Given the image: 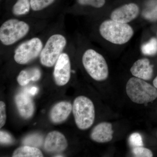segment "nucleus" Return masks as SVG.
Returning <instances> with one entry per match:
<instances>
[{"label": "nucleus", "instance_id": "f257e3e1", "mask_svg": "<svg viewBox=\"0 0 157 157\" xmlns=\"http://www.w3.org/2000/svg\"><path fill=\"white\" fill-rule=\"evenodd\" d=\"M101 36L112 44L122 45L128 42L134 36L133 28L128 24L112 19L104 21L99 27Z\"/></svg>", "mask_w": 157, "mask_h": 157}, {"label": "nucleus", "instance_id": "f03ea898", "mask_svg": "<svg viewBox=\"0 0 157 157\" xmlns=\"http://www.w3.org/2000/svg\"><path fill=\"white\" fill-rule=\"evenodd\" d=\"M126 89L128 97L136 104H147L157 98V89L145 80L137 77L129 79Z\"/></svg>", "mask_w": 157, "mask_h": 157}, {"label": "nucleus", "instance_id": "7ed1b4c3", "mask_svg": "<svg viewBox=\"0 0 157 157\" xmlns=\"http://www.w3.org/2000/svg\"><path fill=\"white\" fill-rule=\"evenodd\" d=\"M83 67L91 77L98 81L107 79L109 76L108 65L104 57L93 49L85 52L82 57Z\"/></svg>", "mask_w": 157, "mask_h": 157}, {"label": "nucleus", "instance_id": "20e7f679", "mask_svg": "<svg viewBox=\"0 0 157 157\" xmlns=\"http://www.w3.org/2000/svg\"><path fill=\"white\" fill-rule=\"evenodd\" d=\"M73 115L78 128L85 130L92 125L95 117V112L92 101L83 96L74 100L73 106Z\"/></svg>", "mask_w": 157, "mask_h": 157}, {"label": "nucleus", "instance_id": "39448f33", "mask_svg": "<svg viewBox=\"0 0 157 157\" xmlns=\"http://www.w3.org/2000/svg\"><path fill=\"white\" fill-rule=\"evenodd\" d=\"M29 29V26L25 21L8 20L0 28V40L3 45H12L25 36Z\"/></svg>", "mask_w": 157, "mask_h": 157}, {"label": "nucleus", "instance_id": "423d86ee", "mask_svg": "<svg viewBox=\"0 0 157 157\" xmlns=\"http://www.w3.org/2000/svg\"><path fill=\"white\" fill-rule=\"evenodd\" d=\"M67 40L61 34H55L49 37L40 55L43 66L51 67L55 65L67 45Z\"/></svg>", "mask_w": 157, "mask_h": 157}, {"label": "nucleus", "instance_id": "0eeeda50", "mask_svg": "<svg viewBox=\"0 0 157 157\" xmlns=\"http://www.w3.org/2000/svg\"><path fill=\"white\" fill-rule=\"evenodd\" d=\"M43 44L39 38H32L21 43L14 52L15 61L19 64L24 65L33 60L40 55Z\"/></svg>", "mask_w": 157, "mask_h": 157}, {"label": "nucleus", "instance_id": "6e6552de", "mask_svg": "<svg viewBox=\"0 0 157 157\" xmlns=\"http://www.w3.org/2000/svg\"><path fill=\"white\" fill-rule=\"evenodd\" d=\"M71 63L69 56L62 53L59 57L54 69L53 77L57 85L63 86L67 84L71 77Z\"/></svg>", "mask_w": 157, "mask_h": 157}, {"label": "nucleus", "instance_id": "1a4fd4ad", "mask_svg": "<svg viewBox=\"0 0 157 157\" xmlns=\"http://www.w3.org/2000/svg\"><path fill=\"white\" fill-rule=\"evenodd\" d=\"M140 13V8L137 4L130 3L117 8L110 14V19L123 23L128 24L136 19Z\"/></svg>", "mask_w": 157, "mask_h": 157}, {"label": "nucleus", "instance_id": "9d476101", "mask_svg": "<svg viewBox=\"0 0 157 157\" xmlns=\"http://www.w3.org/2000/svg\"><path fill=\"white\" fill-rule=\"evenodd\" d=\"M67 146V141L64 135L57 131H53L48 133L44 142V148L48 152L63 151Z\"/></svg>", "mask_w": 157, "mask_h": 157}, {"label": "nucleus", "instance_id": "9b49d317", "mask_svg": "<svg viewBox=\"0 0 157 157\" xmlns=\"http://www.w3.org/2000/svg\"><path fill=\"white\" fill-rule=\"evenodd\" d=\"M29 92H21L17 94L15 102L20 115L25 119L33 116L35 111V105Z\"/></svg>", "mask_w": 157, "mask_h": 157}, {"label": "nucleus", "instance_id": "f8f14e48", "mask_svg": "<svg viewBox=\"0 0 157 157\" xmlns=\"http://www.w3.org/2000/svg\"><path fill=\"white\" fill-rule=\"evenodd\" d=\"M130 71L134 77L147 81L152 77L153 68L148 59L142 58L135 62Z\"/></svg>", "mask_w": 157, "mask_h": 157}, {"label": "nucleus", "instance_id": "ddd939ff", "mask_svg": "<svg viewBox=\"0 0 157 157\" xmlns=\"http://www.w3.org/2000/svg\"><path fill=\"white\" fill-rule=\"evenodd\" d=\"M113 133L111 124L104 122L94 128L91 133L90 137L92 140L98 143H106L112 140Z\"/></svg>", "mask_w": 157, "mask_h": 157}, {"label": "nucleus", "instance_id": "4468645a", "mask_svg": "<svg viewBox=\"0 0 157 157\" xmlns=\"http://www.w3.org/2000/svg\"><path fill=\"white\" fill-rule=\"evenodd\" d=\"M73 106L70 102L62 101L54 106L50 112L51 121L54 124L63 122L70 115Z\"/></svg>", "mask_w": 157, "mask_h": 157}, {"label": "nucleus", "instance_id": "2eb2a0df", "mask_svg": "<svg viewBox=\"0 0 157 157\" xmlns=\"http://www.w3.org/2000/svg\"><path fill=\"white\" fill-rule=\"evenodd\" d=\"M41 76V72L39 68H33L21 71L17 76V80L20 85L25 86L30 81H38Z\"/></svg>", "mask_w": 157, "mask_h": 157}, {"label": "nucleus", "instance_id": "dca6fc26", "mask_svg": "<svg viewBox=\"0 0 157 157\" xmlns=\"http://www.w3.org/2000/svg\"><path fill=\"white\" fill-rule=\"evenodd\" d=\"M13 157H42L43 154L37 147L25 145L15 150Z\"/></svg>", "mask_w": 157, "mask_h": 157}, {"label": "nucleus", "instance_id": "f3484780", "mask_svg": "<svg viewBox=\"0 0 157 157\" xmlns=\"http://www.w3.org/2000/svg\"><path fill=\"white\" fill-rule=\"evenodd\" d=\"M144 19L150 21H157V0H148L142 12Z\"/></svg>", "mask_w": 157, "mask_h": 157}, {"label": "nucleus", "instance_id": "a211bd4d", "mask_svg": "<svg viewBox=\"0 0 157 157\" xmlns=\"http://www.w3.org/2000/svg\"><path fill=\"white\" fill-rule=\"evenodd\" d=\"M141 51L142 54L147 56H153L157 53V39L152 38L148 42L141 45Z\"/></svg>", "mask_w": 157, "mask_h": 157}, {"label": "nucleus", "instance_id": "6ab92c4d", "mask_svg": "<svg viewBox=\"0 0 157 157\" xmlns=\"http://www.w3.org/2000/svg\"><path fill=\"white\" fill-rule=\"evenodd\" d=\"M30 2L29 0H17L12 9V12L15 15H22L27 14L30 10Z\"/></svg>", "mask_w": 157, "mask_h": 157}, {"label": "nucleus", "instance_id": "aec40b11", "mask_svg": "<svg viewBox=\"0 0 157 157\" xmlns=\"http://www.w3.org/2000/svg\"><path fill=\"white\" fill-rule=\"evenodd\" d=\"M43 142V138L40 135L35 134L29 135L26 137L22 141L24 145L34 147H38L42 145Z\"/></svg>", "mask_w": 157, "mask_h": 157}, {"label": "nucleus", "instance_id": "412c9836", "mask_svg": "<svg viewBox=\"0 0 157 157\" xmlns=\"http://www.w3.org/2000/svg\"><path fill=\"white\" fill-rule=\"evenodd\" d=\"M55 0H30L31 7L35 11L45 9L53 2Z\"/></svg>", "mask_w": 157, "mask_h": 157}, {"label": "nucleus", "instance_id": "4be33fe9", "mask_svg": "<svg viewBox=\"0 0 157 157\" xmlns=\"http://www.w3.org/2000/svg\"><path fill=\"white\" fill-rule=\"evenodd\" d=\"M132 153L135 157H153V154L151 151L148 149L143 147V146L133 147L132 149Z\"/></svg>", "mask_w": 157, "mask_h": 157}, {"label": "nucleus", "instance_id": "5701e85b", "mask_svg": "<svg viewBox=\"0 0 157 157\" xmlns=\"http://www.w3.org/2000/svg\"><path fill=\"white\" fill-rule=\"evenodd\" d=\"M129 142L133 147L143 146V142L142 137L138 133H134L130 135L129 138Z\"/></svg>", "mask_w": 157, "mask_h": 157}, {"label": "nucleus", "instance_id": "b1692460", "mask_svg": "<svg viewBox=\"0 0 157 157\" xmlns=\"http://www.w3.org/2000/svg\"><path fill=\"white\" fill-rule=\"evenodd\" d=\"M82 6H89L96 8H102L105 5L106 0H78Z\"/></svg>", "mask_w": 157, "mask_h": 157}, {"label": "nucleus", "instance_id": "393cba45", "mask_svg": "<svg viewBox=\"0 0 157 157\" xmlns=\"http://www.w3.org/2000/svg\"><path fill=\"white\" fill-rule=\"evenodd\" d=\"M14 142V137L8 132L4 131L0 132V142L1 144H12Z\"/></svg>", "mask_w": 157, "mask_h": 157}, {"label": "nucleus", "instance_id": "a878e982", "mask_svg": "<svg viewBox=\"0 0 157 157\" xmlns=\"http://www.w3.org/2000/svg\"><path fill=\"white\" fill-rule=\"evenodd\" d=\"M6 120V106L3 101L0 102V128L5 125Z\"/></svg>", "mask_w": 157, "mask_h": 157}, {"label": "nucleus", "instance_id": "bb28decb", "mask_svg": "<svg viewBox=\"0 0 157 157\" xmlns=\"http://www.w3.org/2000/svg\"><path fill=\"white\" fill-rule=\"evenodd\" d=\"M38 90V88L37 87H33L30 89L29 92L30 94L31 95L34 96L37 94Z\"/></svg>", "mask_w": 157, "mask_h": 157}, {"label": "nucleus", "instance_id": "cd10ccee", "mask_svg": "<svg viewBox=\"0 0 157 157\" xmlns=\"http://www.w3.org/2000/svg\"><path fill=\"white\" fill-rule=\"evenodd\" d=\"M153 83L154 86L157 89V76L155 78V79H154Z\"/></svg>", "mask_w": 157, "mask_h": 157}, {"label": "nucleus", "instance_id": "c85d7f7f", "mask_svg": "<svg viewBox=\"0 0 157 157\" xmlns=\"http://www.w3.org/2000/svg\"><path fill=\"white\" fill-rule=\"evenodd\" d=\"M55 157H63V156L61 155H59L56 156Z\"/></svg>", "mask_w": 157, "mask_h": 157}, {"label": "nucleus", "instance_id": "c756f323", "mask_svg": "<svg viewBox=\"0 0 157 157\" xmlns=\"http://www.w3.org/2000/svg\"></svg>", "mask_w": 157, "mask_h": 157}]
</instances>
